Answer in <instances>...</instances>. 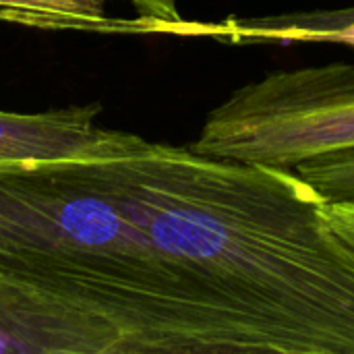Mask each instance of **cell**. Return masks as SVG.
Listing matches in <instances>:
<instances>
[{
	"label": "cell",
	"mask_w": 354,
	"mask_h": 354,
	"mask_svg": "<svg viewBox=\"0 0 354 354\" xmlns=\"http://www.w3.org/2000/svg\"><path fill=\"white\" fill-rule=\"evenodd\" d=\"M137 17L120 19V33H151L156 25L180 21L183 15L178 10L180 0H129Z\"/></svg>",
	"instance_id": "5b68a950"
},
{
	"label": "cell",
	"mask_w": 354,
	"mask_h": 354,
	"mask_svg": "<svg viewBox=\"0 0 354 354\" xmlns=\"http://www.w3.org/2000/svg\"><path fill=\"white\" fill-rule=\"evenodd\" d=\"M0 19L44 29L118 33V19L106 17V0H0Z\"/></svg>",
	"instance_id": "3957f363"
},
{
	"label": "cell",
	"mask_w": 354,
	"mask_h": 354,
	"mask_svg": "<svg viewBox=\"0 0 354 354\" xmlns=\"http://www.w3.org/2000/svg\"><path fill=\"white\" fill-rule=\"evenodd\" d=\"M295 170L328 201H354V149L307 160Z\"/></svg>",
	"instance_id": "277c9868"
},
{
	"label": "cell",
	"mask_w": 354,
	"mask_h": 354,
	"mask_svg": "<svg viewBox=\"0 0 354 354\" xmlns=\"http://www.w3.org/2000/svg\"><path fill=\"white\" fill-rule=\"evenodd\" d=\"M191 149L295 170L354 149V64L272 71L212 108Z\"/></svg>",
	"instance_id": "6da1fadb"
},
{
	"label": "cell",
	"mask_w": 354,
	"mask_h": 354,
	"mask_svg": "<svg viewBox=\"0 0 354 354\" xmlns=\"http://www.w3.org/2000/svg\"><path fill=\"white\" fill-rule=\"evenodd\" d=\"M328 209L338 226L354 234V201H330Z\"/></svg>",
	"instance_id": "8992f818"
},
{
	"label": "cell",
	"mask_w": 354,
	"mask_h": 354,
	"mask_svg": "<svg viewBox=\"0 0 354 354\" xmlns=\"http://www.w3.org/2000/svg\"><path fill=\"white\" fill-rule=\"evenodd\" d=\"M100 104L21 114L0 110V162L52 160L112 143L116 129L97 124Z\"/></svg>",
	"instance_id": "7a4b0ae2"
}]
</instances>
